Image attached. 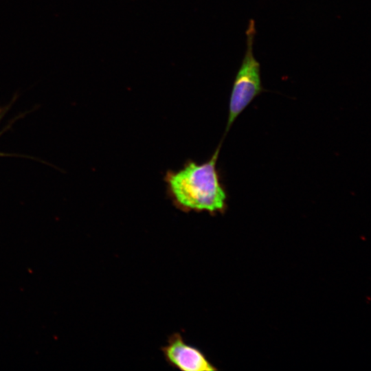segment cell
<instances>
[{
    "label": "cell",
    "mask_w": 371,
    "mask_h": 371,
    "mask_svg": "<svg viewBox=\"0 0 371 371\" xmlns=\"http://www.w3.org/2000/svg\"><path fill=\"white\" fill-rule=\"evenodd\" d=\"M221 144L207 161L186 163L178 171L165 176L169 194L175 205L183 212H225L227 195L216 169Z\"/></svg>",
    "instance_id": "obj_1"
},
{
    "label": "cell",
    "mask_w": 371,
    "mask_h": 371,
    "mask_svg": "<svg viewBox=\"0 0 371 371\" xmlns=\"http://www.w3.org/2000/svg\"><path fill=\"white\" fill-rule=\"evenodd\" d=\"M256 33L255 21L250 19L246 30L245 54L231 91L225 133L238 115L258 95L265 91L262 85L260 65L253 52Z\"/></svg>",
    "instance_id": "obj_2"
},
{
    "label": "cell",
    "mask_w": 371,
    "mask_h": 371,
    "mask_svg": "<svg viewBox=\"0 0 371 371\" xmlns=\"http://www.w3.org/2000/svg\"><path fill=\"white\" fill-rule=\"evenodd\" d=\"M166 363L182 371H213L216 368L197 347L188 344L179 332L172 333L161 348Z\"/></svg>",
    "instance_id": "obj_3"
},
{
    "label": "cell",
    "mask_w": 371,
    "mask_h": 371,
    "mask_svg": "<svg viewBox=\"0 0 371 371\" xmlns=\"http://www.w3.org/2000/svg\"><path fill=\"white\" fill-rule=\"evenodd\" d=\"M6 111L5 109H4L1 113H0V121L1 120V118L3 117L5 112Z\"/></svg>",
    "instance_id": "obj_4"
},
{
    "label": "cell",
    "mask_w": 371,
    "mask_h": 371,
    "mask_svg": "<svg viewBox=\"0 0 371 371\" xmlns=\"http://www.w3.org/2000/svg\"><path fill=\"white\" fill-rule=\"evenodd\" d=\"M3 109H4V108H3V109H0V113H1Z\"/></svg>",
    "instance_id": "obj_5"
}]
</instances>
